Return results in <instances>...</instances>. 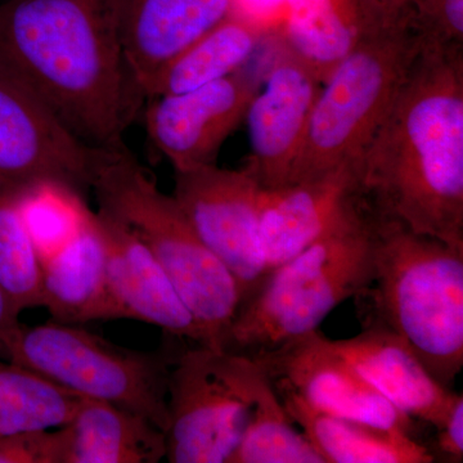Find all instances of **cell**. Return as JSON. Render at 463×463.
<instances>
[{"label": "cell", "mask_w": 463, "mask_h": 463, "mask_svg": "<svg viewBox=\"0 0 463 463\" xmlns=\"http://www.w3.org/2000/svg\"><path fill=\"white\" fill-rule=\"evenodd\" d=\"M356 33L392 25L401 20L407 0H337Z\"/></svg>", "instance_id": "29"}, {"label": "cell", "mask_w": 463, "mask_h": 463, "mask_svg": "<svg viewBox=\"0 0 463 463\" xmlns=\"http://www.w3.org/2000/svg\"><path fill=\"white\" fill-rule=\"evenodd\" d=\"M43 307L52 321L84 325L121 319L109 292L105 243L94 212L60 251L42 264Z\"/></svg>", "instance_id": "18"}, {"label": "cell", "mask_w": 463, "mask_h": 463, "mask_svg": "<svg viewBox=\"0 0 463 463\" xmlns=\"http://www.w3.org/2000/svg\"><path fill=\"white\" fill-rule=\"evenodd\" d=\"M21 205L42 264L75 236L88 212L83 197L54 185L32 192Z\"/></svg>", "instance_id": "26"}, {"label": "cell", "mask_w": 463, "mask_h": 463, "mask_svg": "<svg viewBox=\"0 0 463 463\" xmlns=\"http://www.w3.org/2000/svg\"><path fill=\"white\" fill-rule=\"evenodd\" d=\"M421 50V39L404 18L359 33L354 47L322 84L288 183L356 165Z\"/></svg>", "instance_id": "6"}, {"label": "cell", "mask_w": 463, "mask_h": 463, "mask_svg": "<svg viewBox=\"0 0 463 463\" xmlns=\"http://www.w3.org/2000/svg\"><path fill=\"white\" fill-rule=\"evenodd\" d=\"M260 365L200 345L176 353L167 386L170 463H231L248 430Z\"/></svg>", "instance_id": "8"}, {"label": "cell", "mask_w": 463, "mask_h": 463, "mask_svg": "<svg viewBox=\"0 0 463 463\" xmlns=\"http://www.w3.org/2000/svg\"><path fill=\"white\" fill-rule=\"evenodd\" d=\"M79 399L29 368L0 361V439L62 428L75 413Z\"/></svg>", "instance_id": "23"}, {"label": "cell", "mask_w": 463, "mask_h": 463, "mask_svg": "<svg viewBox=\"0 0 463 463\" xmlns=\"http://www.w3.org/2000/svg\"><path fill=\"white\" fill-rule=\"evenodd\" d=\"M0 69L93 148L123 141L145 103L118 0H0Z\"/></svg>", "instance_id": "1"}, {"label": "cell", "mask_w": 463, "mask_h": 463, "mask_svg": "<svg viewBox=\"0 0 463 463\" xmlns=\"http://www.w3.org/2000/svg\"><path fill=\"white\" fill-rule=\"evenodd\" d=\"M250 358L274 388L292 392L319 412L414 438L413 420L368 385L318 331Z\"/></svg>", "instance_id": "11"}, {"label": "cell", "mask_w": 463, "mask_h": 463, "mask_svg": "<svg viewBox=\"0 0 463 463\" xmlns=\"http://www.w3.org/2000/svg\"><path fill=\"white\" fill-rule=\"evenodd\" d=\"M105 243L109 292L121 319L156 326L201 345V335L172 281L136 233L102 210L94 212Z\"/></svg>", "instance_id": "15"}, {"label": "cell", "mask_w": 463, "mask_h": 463, "mask_svg": "<svg viewBox=\"0 0 463 463\" xmlns=\"http://www.w3.org/2000/svg\"><path fill=\"white\" fill-rule=\"evenodd\" d=\"M259 84L260 76L243 67L187 93L149 100L145 112L149 141L175 173L215 165L222 146L246 118Z\"/></svg>", "instance_id": "12"}, {"label": "cell", "mask_w": 463, "mask_h": 463, "mask_svg": "<svg viewBox=\"0 0 463 463\" xmlns=\"http://www.w3.org/2000/svg\"><path fill=\"white\" fill-rule=\"evenodd\" d=\"M356 173L377 214L463 249V47H422Z\"/></svg>", "instance_id": "2"}, {"label": "cell", "mask_w": 463, "mask_h": 463, "mask_svg": "<svg viewBox=\"0 0 463 463\" xmlns=\"http://www.w3.org/2000/svg\"><path fill=\"white\" fill-rule=\"evenodd\" d=\"M328 345L413 421L437 428L458 395L434 379L410 346L385 328L364 327L350 339H328Z\"/></svg>", "instance_id": "17"}, {"label": "cell", "mask_w": 463, "mask_h": 463, "mask_svg": "<svg viewBox=\"0 0 463 463\" xmlns=\"http://www.w3.org/2000/svg\"><path fill=\"white\" fill-rule=\"evenodd\" d=\"M231 463H326L306 434L295 428L261 367L254 383L251 420Z\"/></svg>", "instance_id": "24"}, {"label": "cell", "mask_w": 463, "mask_h": 463, "mask_svg": "<svg viewBox=\"0 0 463 463\" xmlns=\"http://www.w3.org/2000/svg\"><path fill=\"white\" fill-rule=\"evenodd\" d=\"M42 260L21 199L0 192V288L18 310L43 307Z\"/></svg>", "instance_id": "25"}, {"label": "cell", "mask_w": 463, "mask_h": 463, "mask_svg": "<svg viewBox=\"0 0 463 463\" xmlns=\"http://www.w3.org/2000/svg\"><path fill=\"white\" fill-rule=\"evenodd\" d=\"M367 205L356 165H344L309 181L263 188L259 227L268 272Z\"/></svg>", "instance_id": "13"}, {"label": "cell", "mask_w": 463, "mask_h": 463, "mask_svg": "<svg viewBox=\"0 0 463 463\" xmlns=\"http://www.w3.org/2000/svg\"><path fill=\"white\" fill-rule=\"evenodd\" d=\"M20 315V310L12 303L5 289L0 288V356H5L8 344L23 326L18 321Z\"/></svg>", "instance_id": "31"}, {"label": "cell", "mask_w": 463, "mask_h": 463, "mask_svg": "<svg viewBox=\"0 0 463 463\" xmlns=\"http://www.w3.org/2000/svg\"><path fill=\"white\" fill-rule=\"evenodd\" d=\"M90 192L99 209L130 228L156 258L194 317L201 345L224 350L242 289L124 141L97 148Z\"/></svg>", "instance_id": "4"}, {"label": "cell", "mask_w": 463, "mask_h": 463, "mask_svg": "<svg viewBox=\"0 0 463 463\" xmlns=\"http://www.w3.org/2000/svg\"><path fill=\"white\" fill-rule=\"evenodd\" d=\"M0 463H63L61 429L25 431L0 439Z\"/></svg>", "instance_id": "28"}, {"label": "cell", "mask_w": 463, "mask_h": 463, "mask_svg": "<svg viewBox=\"0 0 463 463\" xmlns=\"http://www.w3.org/2000/svg\"><path fill=\"white\" fill-rule=\"evenodd\" d=\"M125 58L137 90L201 36L237 14L236 0H118Z\"/></svg>", "instance_id": "16"}, {"label": "cell", "mask_w": 463, "mask_h": 463, "mask_svg": "<svg viewBox=\"0 0 463 463\" xmlns=\"http://www.w3.org/2000/svg\"><path fill=\"white\" fill-rule=\"evenodd\" d=\"M96 148L79 141L50 109L0 69V192L23 200L45 187L84 197Z\"/></svg>", "instance_id": "9"}, {"label": "cell", "mask_w": 463, "mask_h": 463, "mask_svg": "<svg viewBox=\"0 0 463 463\" xmlns=\"http://www.w3.org/2000/svg\"><path fill=\"white\" fill-rule=\"evenodd\" d=\"M175 355L128 349L80 326L52 321L36 327L21 326L3 358L78 397L142 414L166 434L167 386Z\"/></svg>", "instance_id": "7"}, {"label": "cell", "mask_w": 463, "mask_h": 463, "mask_svg": "<svg viewBox=\"0 0 463 463\" xmlns=\"http://www.w3.org/2000/svg\"><path fill=\"white\" fill-rule=\"evenodd\" d=\"M374 214V276L354 298L359 318L397 335L452 389L463 367V249Z\"/></svg>", "instance_id": "3"}, {"label": "cell", "mask_w": 463, "mask_h": 463, "mask_svg": "<svg viewBox=\"0 0 463 463\" xmlns=\"http://www.w3.org/2000/svg\"><path fill=\"white\" fill-rule=\"evenodd\" d=\"M321 87L316 75L285 50L274 61L245 118L251 147L248 166L261 187L288 183Z\"/></svg>", "instance_id": "14"}, {"label": "cell", "mask_w": 463, "mask_h": 463, "mask_svg": "<svg viewBox=\"0 0 463 463\" xmlns=\"http://www.w3.org/2000/svg\"><path fill=\"white\" fill-rule=\"evenodd\" d=\"M261 190L248 165L231 170L215 164L175 173L172 194L200 239L233 274L243 300L268 274L259 227Z\"/></svg>", "instance_id": "10"}, {"label": "cell", "mask_w": 463, "mask_h": 463, "mask_svg": "<svg viewBox=\"0 0 463 463\" xmlns=\"http://www.w3.org/2000/svg\"><path fill=\"white\" fill-rule=\"evenodd\" d=\"M401 18L422 47H463V0H407Z\"/></svg>", "instance_id": "27"}, {"label": "cell", "mask_w": 463, "mask_h": 463, "mask_svg": "<svg viewBox=\"0 0 463 463\" xmlns=\"http://www.w3.org/2000/svg\"><path fill=\"white\" fill-rule=\"evenodd\" d=\"M374 218L368 203L270 269L241 304L225 352L255 356L318 331L335 307L364 291L374 276Z\"/></svg>", "instance_id": "5"}, {"label": "cell", "mask_w": 463, "mask_h": 463, "mask_svg": "<svg viewBox=\"0 0 463 463\" xmlns=\"http://www.w3.org/2000/svg\"><path fill=\"white\" fill-rule=\"evenodd\" d=\"M63 463H157L166 457V434L127 408L80 398L62 426Z\"/></svg>", "instance_id": "19"}, {"label": "cell", "mask_w": 463, "mask_h": 463, "mask_svg": "<svg viewBox=\"0 0 463 463\" xmlns=\"http://www.w3.org/2000/svg\"><path fill=\"white\" fill-rule=\"evenodd\" d=\"M269 35L263 18L234 14L173 58L146 90V102L187 93L248 66Z\"/></svg>", "instance_id": "21"}, {"label": "cell", "mask_w": 463, "mask_h": 463, "mask_svg": "<svg viewBox=\"0 0 463 463\" xmlns=\"http://www.w3.org/2000/svg\"><path fill=\"white\" fill-rule=\"evenodd\" d=\"M437 438L429 447L435 462L461 463L463 461V397L457 395L446 419L437 426Z\"/></svg>", "instance_id": "30"}, {"label": "cell", "mask_w": 463, "mask_h": 463, "mask_svg": "<svg viewBox=\"0 0 463 463\" xmlns=\"http://www.w3.org/2000/svg\"><path fill=\"white\" fill-rule=\"evenodd\" d=\"M283 50L321 83L354 47L358 33L337 0H283Z\"/></svg>", "instance_id": "22"}, {"label": "cell", "mask_w": 463, "mask_h": 463, "mask_svg": "<svg viewBox=\"0 0 463 463\" xmlns=\"http://www.w3.org/2000/svg\"><path fill=\"white\" fill-rule=\"evenodd\" d=\"M276 392L292 421L300 426L326 463L435 462L429 447L405 432L319 412L292 392Z\"/></svg>", "instance_id": "20"}]
</instances>
